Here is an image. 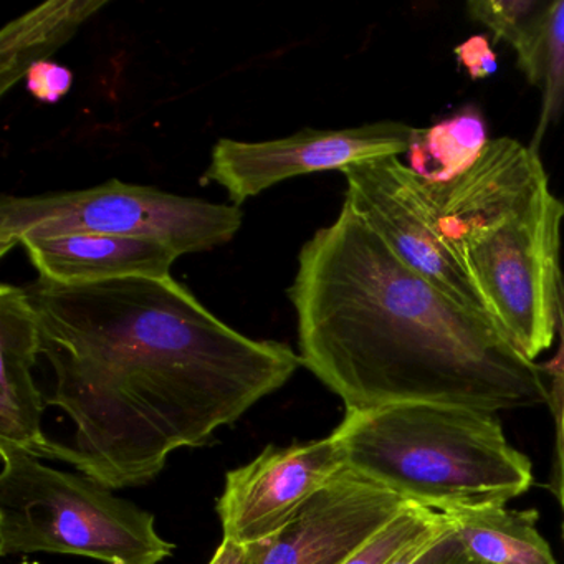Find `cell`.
<instances>
[{
    "label": "cell",
    "mask_w": 564,
    "mask_h": 564,
    "mask_svg": "<svg viewBox=\"0 0 564 564\" xmlns=\"http://www.w3.org/2000/svg\"><path fill=\"white\" fill-rule=\"evenodd\" d=\"M209 564H247L246 546H240L230 540H223Z\"/></svg>",
    "instance_id": "603a6c76"
},
{
    "label": "cell",
    "mask_w": 564,
    "mask_h": 564,
    "mask_svg": "<svg viewBox=\"0 0 564 564\" xmlns=\"http://www.w3.org/2000/svg\"><path fill=\"white\" fill-rule=\"evenodd\" d=\"M488 141L480 111L465 107L434 127L414 131L409 167L425 183H451L477 163Z\"/></svg>",
    "instance_id": "2e32d148"
},
{
    "label": "cell",
    "mask_w": 564,
    "mask_h": 564,
    "mask_svg": "<svg viewBox=\"0 0 564 564\" xmlns=\"http://www.w3.org/2000/svg\"><path fill=\"white\" fill-rule=\"evenodd\" d=\"M42 355L37 313L28 290L0 286V445L39 457L48 438L42 431L44 401L32 369Z\"/></svg>",
    "instance_id": "8fae6325"
},
{
    "label": "cell",
    "mask_w": 564,
    "mask_h": 564,
    "mask_svg": "<svg viewBox=\"0 0 564 564\" xmlns=\"http://www.w3.org/2000/svg\"><path fill=\"white\" fill-rule=\"evenodd\" d=\"M346 465L335 435L269 445L250 464L230 470L216 503L224 540L240 546L259 543L282 530Z\"/></svg>",
    "instance_id": "9c48e42d"
},
{
    "label": "cell",
    "mask_w": 564,
    "mask_h": 564,
    "mask_svg": "<svg viewBox=\"0 0 564 564\" xmlns=\"http://www.w3.org/2000/svg\"><path fill=\"white\" fill-rule=\"evenodd\" d=\"M415 128L399 121H379L346 130L299 131L282 140L217 141L203 183H216L234 206L259 196L275 184L323 171L409 153Z\"/></svg>",
    "instance_id": "ba28073f"
},
{
    "label": "cell",
    "mask_w": 564,
    "mask_h": 564,
    "mask_svg": "<svg viewBox=\"0 0 564 564\" xmlns=\"http://www.w3.org/2000/svg\"><path fill=\"white\" fill-rule=\"evenodd\" d=\"M239 206L176 196L150 186L108 181L90 189L0 200V256L28 240L105 234L158 240L180 252H207L242 227Z\"/></svg>",
    "instance_id": "8992f818"
},
{
    "label": "cell",
    "mask_w": 564,
    "mask_h": 564,
    "mask_svg": "<svg viewBox=\"0 0 564 564\" xmlns=\"http://www.w3.org/2000/svg\"><path fill=\"white\" fill-rule=\"evenodd\" d=\"M107 6L105 0H48L9 22L0 32V95L24 80L32 65L51 61Z\"/></svg>",
    "instance_id": "4fadbf2b"
},
{
    "label": "cell",
    "mask_w": 564,
    "mask_h": 564,
    "mask_svg": "<svg viewBox=\"0 0 564 564\" xmlns=\"http://www.w3.org/2000/svg\"><path fill=\"white\" fill-rule=\"evenodd\" d=\"M546 0H471L468 14L494 32L495 39L517 48L531 22L546 8Z\"/></svg>",
    "instance_id": "ac0fdd59"
},
{
    "label": "cell",
    "mask_w": 564,
    "mask_h": 564,
    "mask_svg": "<svg viewBox=\"0 0 564 564\" xmlns=\"http://www.w3.org/2000/svg\"><path fill=\"white\" fill-rule=\"evenodd\" d=\"M551 404L556 401L564 399V366L557 369V371L551 372Z\"/></svg>",
    "instance_id": "d4e9b609"
},
{
    "label": "cell",
    "mask_w": 564,
    "mask_h": 564,
    "mask_svg": "<svg viewBox=\"0 0 564 564\" xmlns=\"http://www.w3.org/2000/svg\"><path fill=\"white\" fill-rule=\"evenodd\" d=\"M518 68L540 88L541 110L530 148L538 151L551 124L564 111V0H551L514 48Z\"/></svg>",
    "instance_id": "9a60e30c"
},
{
    "label": "cell",
    "mask_w": 564,
    "mask_h": 564,
    "mask_svg": "<svg viewBox=\"0 0 564 564\" xmlns=\"http://www.w3.org/2000/svg\"><path fill=\"white\" fill-rule=\"evenodd\" d=\"M0 554H75L105 564H160L174 544L151 511L84 474L0 445Z\"/></svg>",
    "instance_id": "5b68a950"
},
{
    "label": "cell",
    "mask_w": 564,
    "mask_h": 564,
    "mask_svg": "<svg viewBox=\"0 0 564 564\" xmlns=\"http://www.w3.org/2000/svg\"><path fill=\"white\" fill-rule=\"evenodd\" d=\"M563 513H564V510H563ZM563 534H564V524H563Z\"/></svg>",
    "instance_id": "484cf974"
},
{
    "label": "cell",
    "mask_w": 564,
    "mask_h": 564,
    "mask_svg": "<svg viewBox=\"0 0 564 564\" xmlns=\"http://www.w3.org/2000/svg\"><path fill=\"white\" fill-rule=\"evenodd\" d=\"M289 296L300 361L346 411L422 402L498 414L551 401L543 366L405 265L346 204L300 250Z\"/></svg>",
    "instance_id": "7a4b0ae2"
},
{
    "label": "cell",
    "mask_w": 564,
    "mask_h": 564,
    "mask_svg": "<svg viewBox=\"0 0 564 564\" xmlns=\"http://www.w3.org/2000/svg\"><path fill=\"white\" fill-rule=\"evenodd\" d=\"M553 409L556 415V462L551 488L564 510V399L553 402Z\"/></svg>",
    "instance_id": "7402d4cb"
},
{
    "label": "cell",
    "mask_w": 564,
    "mask_h": 564,
    "mask_svg": "<svg viewBox=\"0 0 564 564\" xmlns=\"http://www.w3.org/2000/svg\"><path fill=\"white\" fill-rule=\"evenodd\" d=\"M458 64L467 70L471 80H485L498 72L497 55L485 35H474L455 48Z\"/></svg>",
    "instance_id": "44dd1931"
},
{
    "label": "cell",
    "mask_w": 564,
    "mask_h": 564,
    "mask_svg": "<svg viewBox=\"0 0 564 564\" xmlns=\"http://www.w3.org/2000/svg\"><path fill=\"white\" fill-rule=\"evenodd\" d=\"M468 553L484 564H556L536 510L474 508L444 513Z\"/></svg>",
    "instance_id": "5bb4252c"
},
{
    "label": "cell",
    "mask_w": 564,
    "mask_h": 564,
    "mask_svg": "<svg viewBox=\"0 0 564 564\" xmlns=\"http://www.w3.org/2000/svg\"><path fill=\"white\" fill-rule=\"evenodd\" d=\"M557 336H560V346H557L556 355H554V358L551 359L550 362L543 365L544 371H546L547 376L564 366V286L563 300H561L560 329H557Z\"/></svg>",
    "instance_id": "cb8c5ba5"
},
{
    "label": "cell",
    "mask_w": 564,
    "mask_h": 564,
    "mask_svg": "<svg viewBox=\"0 0 564 564\" xmlns=\"http://www.w3.org/2000/svg\"><path fill=\"white\" fill-rule=\"evenodd\" d=\"M74 80L70 68L54 61H42L32 65L25 75V88L39 104L55 105L70 94Z\"/></svg>",
    "instance_id": "ffe728a7"
},
{
    "label": "cell",
    "mask_w": 564,
    "mask_h": 564,
    "mask_svg": "<svg viewBox=\"0 0 564 564\" xmlns=\"http://www.w3.org/2000/svg\"><path fill=\"white\" fill-rule=\"evenodd\" d=\"M25 290L55 376L47 404L75 425L74 444L51 441L39 458L110 490L148 484L173 452L209 444L302 366L285 343L230 328L173 276L39 279Z\"/></svg>",
    "instance_id": "6da1fadb"
},
{
    "label": "cell",
    "mask_w": 564,
    "mask_h": 564,
    "mask_svg": "<svg viewBox=\"0 0 564 564\" xmlns=\"http://www.w3.org/2000/svg\"><path fill=\"white\" fill-rule=\"evenodd\" d=\"M447 520V518H445ZM391 564H484L475 560L460 538L455 533L451 523L445 524L438 533L429 538L424 543L417 544L412 550L392 561Z\"/></svg>",
    "instance_id": "d6986e66"
},
{
    "label": "cell",
    "mask_w": 564,
    "mask_h": 564,
    "mask_svg": "<svg viewBox=\"0 0 564 564\" xmlns=\"http://www.w3.org/2000/svg\"><path fill=\"white\" fill-rule=\"evenodd\" d=\"M345 203L405 265L448 299L485 313L484 303L445 243L429 184L399 158L351 164Z\"/></svg>",
    "instance_id": "52a82bcc"
},
{
    "label": "cell",
    "mask_w": 564,
    "mask_h": 564,
    "mask_svg": "<svg viewBox=\"0 0 564 564\" xmlns=\"http://www.w3.org/2000/svg\"><path fill=\"white\" fill-rule=\"evenodd\" d=\"M332 434L352 471L438 513L507 507L533 485L531 462L490 412L384 405L346 411Z\"/></svg>",
    "instance_id": "277c9868"
},
{
    "label": "cell",
    "mask_w": 564,
    "mask_h": 564,
    "mask_svg": "<svg viewBox=\"0 0 564 564\" xmlns=\"http://www.w3.org/2000/svg\"><path fill=\"white\" fill-rule=\"evenodd\" d=\"M429 191L445 243L485 312L536 361L556 339L564 286V204L540 154L513 138L490 140L467 173Z\"/></svg>",
    "instance_id": "3957f363"
},
{
    "label": "cell",
    "mask_w": 564,
    "mask_h": 564,
    "mask_svg": "<svg viewBox=\"0 0 564 564\" xmlns=\"http://www.w3.org/2000/svg\"><path fill=\"white\" fill-rule=\"evenodd\" d=\"M41 279L64 286L171 276L180 252L158 240L68 234L22 243Z\"/></svg>",
    "instance_id": "7c38bea8"
},
{
    "label": "cell",
    "mask_w": 564,
    "mask_h": 564,
    "mask_svg": "<svg viewBox=\"0 0 564 564\" xmlns=\"http://www.w3.org/2000/svg\"><path fill=\"white\" fill-rule=\"evenodd\" d=\"M409 505L346 467L282 530L246 546L247 564H343Z\"/></svg>",
    "instance_id": "30bf717a"
},
{
    "label": "cell",
    "mask_w": 564,
    "mask_h": 564,
    "mask_svg": "<svg viewBox=\"0 0 564 564\" xmlns=\"http://www.w3.org/2000/svg\"><path fill=\"white\" fill-rule=\"evenodd\" d=\"M447 524L444 513L411 503L343 564H391Z\"/></svg>",
    "instance_id": "e0dca14e"
}]
</instances>
